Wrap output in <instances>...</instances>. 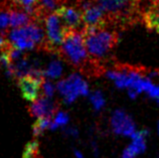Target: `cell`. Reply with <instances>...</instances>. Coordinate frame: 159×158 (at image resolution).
<instances>
[{
	"mask_svg": "<svg viewBox=\"0 0 159 158\" xmlns=\"http://www.w3.org/2000/svg\"><path fill=\"white\" fill-rule=\"evenodd\" d=\"M58 55L76 69L85 74H90L91 76H99L106 72L100 65L101 61H94L90 57L82 30L66 28L65 39L58 49Z\"/></svg>",
	"mask_w": 159,
	"mask_h": 158,
	"instance_id": "1",
	"label": "cell"
},
{
	"mask_svg": "<svg viewBox=\"0 0 159 158\" xmlns=\"http://www.w3.org/2000/svg\"><path fill=\"white\" fill-rule=\"evenodd\" d=\"M144 0H97L105 11L108 24L121 30L136 25L142 20Z\"/></svg>",
	"mask_w": 159,
	"mask_h": 158,
	"instance_id": "2",
	"label": "cell"
},
{
	"mask_svg": "<svg viewBox=\"0 0 159 158\" xmlns=\"http://www.w3.org/2000/svg\"><path fill=\"white\" fill-rule=\"evenodd\" d=\"M85 44L92 60L102 61L118 45L120 33L106 27H83Z\"/></svg>",
	"mask_w": 159,
	"mask_h": 158,
	"instance_id": "3",
	"label": "cell"
},
{
	"mask_svg": "<svg viewBox=\"0 0 159 158\" xmlns=\"http://www.w3.org/2000/svg\"><path fill=\"white\" fill-rule=\"evenodd\" d=\"M43 23L47 35V45L44 51L58 53V49L65 39L66 27L57 12L45 15Z\"/></svg>",
	"mask_w": 159,
	"mask_h": 158,
	"instance_id": "4",
	"label": "cell"
},
{
	"mask_svg": "<svg viewBox=\"0 0 159 158\" xmlns=\"http://www.w3.org/2000/svg\"><path fill=\"white\" fill-rule=\"evenodd\" d=\"M57 90L62 96L66 104H72L80 96H88L89 85L81 74L73 73L66 79L57 83Z\"/></svg>",
	"mask_w": 159,
	"mask_h": 158,
	"instance_id": "5",
	"label": "cell"
},
{
	"mask_svg": "<svg viewBox=\"0 0 159 158\" xmlns=\"http://www.w3.org/2000/svg\"><path fill=\"white\" fill-rule=\"evenodd\" d=\"M43 78L34 76H24L17 80V87L23 99L28 102H34L39 98Z\"/></svg>",
	"mask_w": 159,
	"mask_h": 158,
	"instance_id": "6",
	"label": "cell"
},
{
	"mask_svg": "<svg viewBox=\"0 0 159 158\" xmlns=\"http://www.w3.org/2000/svg\"><path fill=\"white\" fill-rule=\"evenodd\" d=\"M28 112L31 117L34 118H54L58 112V105L52 99L39 97L36 101L32 102L28 107Z\"/></svg>",
	"mask_w": 159,
	"mask_h": 158,
	"instance_id": "7",
	"label": "cell"
},
{
	"mask_svg": "<svg viewBox=\"0 0 159 158\" xmlns=\"http://www.w3.org/2000/svg\"><path fill=\"white\" fill-rule=\"evenodd\" d=\"M111 126L114 133L123 136H132L135 133V124L132 118L123 110H116L112 115Z\"/></svg>",
	"mask_w": 159,
	"mask_h": 158,
	"instance_id": "8",
	"label": "cell"
},
{
	"mask_svg": "<svg viewBox=\"0 0 159 158\" xmlns=\"http://www.w3.org/2000/svg\"><path fill=\"white\" fill-rule=\"evenodd\" d=\"M69 29H79L83 23V11L78 6L62 5L56 11Z\"/></svg>",
	"mask_w": 159,
	"mask_h": 158,
	"instance_id": "9",
	"label": "cell"
},
{
	"mask_svg": "<svg viewBox=\"0 0 159 158\" xmlns=\"http://www.w3.org/2000/svg\"><path fill=\"white\" fill-rule=\"evenodd\" d=\"M83 23L84 27H107L109 25L105 11L98 4H94L83 11Z\"/></svg>",
	"mask_w": 159,
	"mask_h": 158,
	"instance_id": "10",
	"label": "cell"
},
{
	"mask_svg": "<svg viewBox=\"0 0 159 158\" xmlns=\"http://www.w3.org/2000/svg\"><path fill=\"white\" fill-rule=\"evenodd\" d=\"M141 22L147 30L159 34V1L149 2L148 6L144 7Z\"/></svg>",
	"mask_w": 159,
	"mask_h": 158,
	"instance_id": "11",
	"label": "cell"
},
{
	"mask_svg": "<svg viewBox=\"0 0 159 158\" xmlns=\"http://www.w3.org/2000/svg\"><path fill=\"white\" fill-rule=\"evenodd\" d=\"M9 12H10V27L12 28L23 27L30 24L33 21H35L34 18L31 15H29L23 8L15 6L13 4H11Z\"/></svg>",
	"mask_w": 159,
	"mask_h": 158,
	"instance_id": "12",
	"label": "cell"
},
{
	"mask_svg": "<svg viewBox=\"0 0 159 158\" xmlns=\"http://www.w3.org/2000/svg\"><path fill=\"white\" fill-rule=\"evenodd\" d=\"M57 125L52 118H37L32 125V132L35 137L41 136L47 130H56Z\"/></svg>",
	"mask_w": 159,
	"mask_h": 158,
	"instance_id": "13",
	"label": "cell"
},
{
	"mask_svg": "<svg viewBox=\"0 0 159 158\" xmlns=\"http://www.w3.org/2000/svg\"><path fill=\"white\" fill-rule=\"evenodd\" d=\"M64 72V66L61 61L58 60H53L49 63L47 66L43 74V78H47V80H52V79H58Z\"/></svg>",
	"mask_w": 159,
	"mask_h": 158,
	"instance_id": "14",
	"label": "cell"
},
{
	"mask_svg": "<svg viewBox=\"0 0 159 158\" xmlns=\"http://www.w3.org/2000/svg\"><path fill=\"white\" fill-rule=\"evenodd\" d=\"M149 131L148 130H141L139 132H135L132 135V144L137 148V150L139 153L144 152L146 149V144H145V139L148 136Z\"/></svg>",
	"mask_w": 159,
	"mask_h": 158,
	"instance_id": "15",
	"label": "cell"
},
{
	"mask_svg": "<svg viewBox=\"0 0 159 158\" xmlns=\"http://www.w3.org/2000/svg\"><path fill=\"white\" fill-rule=\"evenodd\" d=\"M22 158H43L39 152V145L36 140H32L26 144Z\"/></svg>",
	"mask_w": 159,
	"mask_h": 158,
	"instance_id": "16",
	"label": "cell"
},
{
	"mask_svg": "<svg viewBox=\"0 0 159 158\" xmlns=\"http://www.w3.org/2000/svg\"><path fill=\"white\" fill-rule=\"evenodd\" d=\"M90 100L96 111H100L105 106V99H104V96L100 91H96L92 94L90 96Z\"/></svg>",
	"mask_w": 159,
	"mask_h": 158,
	"instance_id": "17",
	"label": "cell"
},
{
	"mask_svg": "<svg viewBox=\"0 0 159 158\" xmlns=\"http://www.w3.org/2000/svg\"><path fill=\"white\" fill-rule=\"evenodd\" d=\"M57 86H54L49 80H45L41 86V92H43V97H47L48 99H52L54 93H56Z\"/></svg>",
	"mask_w": 159,
	"mask_h": 158,
	"instance_id": "18",
	"label": "cell"
},
{
	"mask_svg": "<svg viewBox=\"0 0 159 158\" xmlns=\"http://www.w3.org/2000/svg\"><path fill=\"white\" fill-rule=\"evenodd\" d=\"M69 120H70V117L68 113H66L64 111H58L53 118V121L57 125V127L66 125V124L69 123Z\"/></svg>",
	"mask_w": 159,
	"mask_h": 158,
	"instance_id": "19",
	"label": "cell"
},
{
	"mask_svg": "<svg viewBox=\"0 0 159 158\" xmlns=\"http://www.w3.org/2000/svg\"><path fill=\"white\" fill-rule=\"evenodd\" d=\"M137 154H139V152H138L137 148L134 146L133 144H131V145H129V146L124 150L122 158H134Z\"/></svg>",
	"mask_w": 159,
	"mask_h": 158,
	"instance_id": "20",
	"label": "cell"
},
{
	"mask_svg": "<svg viewBox=\"0 0 159 158\" xmlns=\"http://www.w3.org/2000/svg\"><path fill=\"white\" fill-rule=\"evenodd\" d=\"M9 47H11V44L7 38V34H2L0 33V52L6 51Z\"/></svg>",
	"mask_w": 159,
	"mask_h": 158,
	"instance_id": "21",
	"label": "cell"
},
{
	"mask_svg": "<svg viewBox=\"0 0 159 158\" xmlns=\"http://www.w3.org/2000/svg\"><path fill=\"white\" fill-rule=\"evenodd\" d=\"M148 96L150 98L154 99L159 104V86L153 85V87L147 92Z\"/></svg>",
	"mask_w": 159,
	"mask_h": 158,
	"instance_id": "22",
	"label": "cell"
},
{
	"mask_svg": "<svg viewBox=\"0 0 159 158\" xmlns=\"http://www.w3.org/2000/svg\"><path fill=\"white\" fill-rule=\"evenodd\" d=\"M75 155L77 156V158H83V155H82V153L80 152V151H77V150H75Z\"/></svg>",
	"mask_w": 159,
	"mask_h": 158,
	"instance_id": "23",
	"label": "cell"
},
{
	"mask_svg": "<svg viewBox=\"0 0 159 158\" xmlns=\"http://www.w3.org/2000/svg\"><path fill=\"white\" fill-rule=\"evenodd\" d=\"M149 2H154V1H157V0H148Z\"/></svg>",
	"mask_w": 159,
	"mask_h": 158,
	"instance_id": "24",
	"label": "cell"
},
{
	"mask_svg": "<svg viewBox=\"0 0 159 158\" xmlns=\"http://www.w3.org/2000/svg\"><path fill=\"white\" fill-rule=\"evenodd\" d=\"M158 133H159V122H158Z\"/></svg>",
	"mask_w": 159,
	"mask_h": 158,
	"instance_id": "25",
	"label": "cell"
},
{
	"mask_svg": "<svg viewBox=\"0 0 159 158\" xmlns=\"http://www.w3.org/2000/svg\"><path fill=\"white\" fill-rule=\"evenodd\" d=\"M158 79H159V76H158Z\"/></svg>",
	"mask_w": 159,
	"mask_h": 158,
	"instance_id": "26",
	"label": "cell"
},
{
	"mask_svg": "<svg viewBox=\"0 0 159 158\" xmlns=\"http://www.w3.org/2000/svg\"><path fill=\"white\" fill-rule=\"evenodd\" d=\"M158 158H159V156H158Z\"/></svg>",
	"mask_w": 159,
	"mask_h": 158,
	"instance_id": "27",
	"label": "cell"
}]
</instances>
